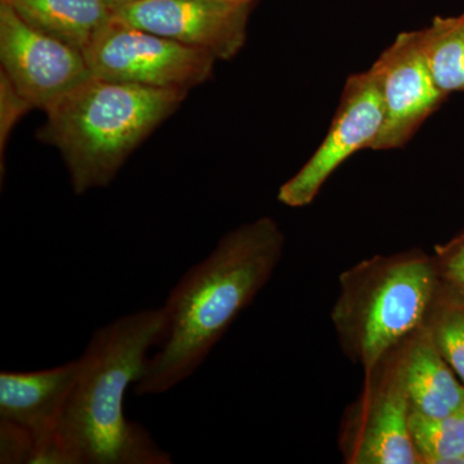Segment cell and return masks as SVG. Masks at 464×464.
I'll return each mask as SVG.
<instances>
[{"label": "cell", "mask_w": 464, "mask_h": 464, "mask_svg": "<svg viewBox=\"0 0 464 464\" xmlns=\"http://www.w3.org/2000/svg\"><path fill=\"white\" fill-rule=\"evenodd\" d=\"M284 246L276 221L261 217L227 232L207 258L188 268L164 304L166 334L134 393L160 395L190 378L265 288Z\"/></svg>", "instance_id": "1"}, {"label": "cell", "mask_w": 464, "mask_h": 464, "mask_svg": "<svg viewBox=\"0 0 464 464\" xmlns=\"http://www.w3.org/2000/svg\"><path fill=\"white\" fill-rule=\"evenodd\" d=\"M166 331V311L159 307L125 314L92 334L57 426L74 464L173 462L148 430L124 413L128 390L141 380L150 348L161 343Z\"/></svg>", "instance_id": "2"}, {"label": "cell", "mask_w": 464, "mask_h": 464, "mask_svg": "<svg viewBox=\"0 0 464 464\" xmlns=\"http://www.w3.org/2000/svg\"><path fill=\"white\" fill-rule=\"evenodd\" d=\"M186 94L92 78L47 111L39 139L60 150L72 188L84 194L108 186Z\"/></svg>", "instance_id": "3"}, {"label": "cell", "mask_w": 464, "mask_h": 464, "mask_svg": "<svg viewBox=\"0 0 464 464\" xmlns=\"http://www.w3.org/2000/svg\"><path fill=\"white\" fill-rule=\"evenodd\" d=\"M435 258L422 250L374 256L340 276L332 322L365 375L426 325L438 297Z\"/></svg>", "instance_id": "4"}, {"label": "cell", "mask_w": 464, "mask_h": 464, "mask_svg": "<svg viewBox=\"0 0 464 464\" xmlns=\"http://www.w3.org/2000/svg\"><path fill=\"white\" fill-rule=\"evenodd\" d=\"M84 56L92 75L101 81L186 92L212 76L216 61L207 52L127 25L114 16Z\"/></svg>", "instance_id": "5"}, {"label": "cell", "mask_w": 464, "mask_h": 464, "mask_svg": "<svg viewBox=\"0 0 464 464\" xmlns=\"http://www.w3.org/2000/svg\"><path fill=\"white\" fill-rule=\"evenodd\" d=\"M401 346L365 375L362 395L348 406L340 433L344 463L420 464L409 430Z\"/></svg>", "instance_id": "6"}, {"label": "cell", "mask_w": 464, "mask_h": 464, "mask_svg": "<svg viewBox=\"0 0 464 464\" xmlns=\"http://www.w3.org/2000/svg\"><path fill=\"white\" fill-rule=\"evenodd\" d=\"M0 58L18 93L45 112L93 78L83 52L27 25L3 2Z\"/></svg>", "instance_id": "7"}, {"label": "cell", "mask_w": 464, "mask_h": 464, "mask_svg": "<svg viewBox=\"0 0 464 464\" xmlns=\"http://www.w3.org/2000/svg\"><path fill=\"white\" fill-rule=\"evenodd\" d=\"M384 103L381 79L372 66L351 75L344 85L340 108L322 145L289 181L277 200L290 208L306 207L342 163L362 149H371L383 125Z\"/></svg>", "instance_id": "8"}, {"label": "cell", "mask_w": 464, "mask_h": 464, "mask_svg": "<svg viewBox=\"0 0 464 464\" xmlns=\"http://www.w3.org/2000/svg\"><path fill=\"white\" fill-rule=\"evenodd\" d=\"M253 2L243 0H137L112 16L145 32L230 60L243 48Z\"/></svg>", "instance_id": "9"}, {"label": "cell", "mask_w": 464, "mask_h": 464, "mask_svg": "<svg viewBox=\"0 0 464 464\" xmlns=\"http://www.w3.org/2000/svg\"><path fill=\"white\" fill-rule=\"evenodd\" d=\"M381 79L384 121L372 150L400 149L447 99L427 65L420 33H401L373 63Z\"/></svg>", "instance_id": "10"}, {"label": "cell", "mask_w": 464, "mask_h": 464, "mask_svg": "<svg viewBox=\"0 0 464 464\" xmlns=\"http://www.w3.org/2000/svg\"><path fill=\"white\" fill-rule=\"evenodd\" d=\"M81 372V359L34 372H0V420L42 438L56 431Z\"/></svg>", "instance_id": "11"}, {"label": "cell", "mask_w": 464, "mask_h": 464, "mask_svg": "<svg viewBox=\"0 0 464 464\" xmlns=\"http://www.w3.org/2000/svg\"><path fill=\"white\" fill-rule=\"evenodd\" d=\"M401 368L411 411L442 418L464 409V384L439 353L426 325L402 344Z\"/></svg>", "instance_id": "12"}, {"label": "cell", "mask_w": 464, "mask_h": 464, "mask_svg": "<svg viewBox=\"0 0 464 464\" xmlns=\"http://www.w3.org/2000/svg\"><path fill=\"white\" fill-rule=\"evenodd\" d=\"M24 23L81 52L112 17L105 0H2Z\"/></svg>", "instance_id": "13"}, {"label": "cell", "mask_w": 464, "mask_h": 464, "mask_svg": "<svg viewBox=\"0 0 464 464\" xmlns=\"http://www.w3.org/2000/svg\"><path fill=\"white\" fill-rule=\"evenodd\" d=\"M433 81L448 96L464 92V32L457 17H435L420 30Z\"/></svg>", "instance_id": "14"}, {"label": "cell", "mask_w": 464, "mask_h": 464, "mask_svg": "<svg viewBox=\"0 0 464 464\" xmlns=\"http://www.w3.org/2000/svg\"><path fill=\"white\" fill-rule=\"evenodd\" d=\"M409 430L420 464H464V409L442 418L411 411Z\"/></svg>", "instance_id": "15"}, {"label": "cell", "mask_w": 464, "mask_h": 464, "mask_svg": "<svg viewBox=\"0 0 464 464\" xmlns=\"http://www.w3.org/2000/svg\"><path fill=\"white\" fill-rule=\"evenodd\" d=\"M426 326L439 353L464 384V298L440 283Z\"/></svg>", "instance_id": "16"}, {"label": "cell", "mask_w": 464, "mask_h": 464, "mask_svg": "<svg viewBox=\"0 0 464 464\" xmlns=\"http://www.w3.org/2000/svg\"><path fill=\"white\" fill-rule=\"evenodd\" d=\"M440 283L464 298V231L448 243L435 246Z\"/></svg>", "instance_id": "17"}, {"label": "cell", "mask_w": 464, "mask_h": 464, "mask_svg": "<svg viewBox=\"0 0 464 464\" xmlns=\"http://www.w3.org/2000/svg\"><path fill=\"white\" fill-rule=\"evenodd\" d=\"M0 105H2L0 108V146H2L3 151L14 125L17 123L21 116L33 109L32 105L18 93L5 72H2V83H0Z\"/></svg>", "instance_id": "18"}, {"label": "cell", "mask_w": 464, "mask_h": 464, "mask_svg": "<svg viewBox=\"0 0 464 464\" xmlns=\"http://www.w3.org/2000/svg\"><path fill=\"white\" fill-rule=\"evenodd\" d=\"M106 5H109V8L111 9V14L114 9L119 7H123L125 5H130V3L137 2V0H105Z\"/></svg>", "instance_id": "19"}, {"label": "cell", "mask_w": 464, "mask_h": 464, "mask_svg": "<svg viewBox=\"0 0 464 464\" xmlns=\"http://www.w3.org/2000/svg\"><path fill=\"white\" fill-rule=\"evenodd\" d=\"M458 23H459L460 27H462V30L464 32V14H460V16H458Z\"/></svg>", "instance_id": "20"}, {"label": "cell", "mask_w": 464, "mask_h": 464, "mask_svg": "<svg viewBox=\"0 0 464 464\" xmlns=\"http://www.w3.org/2000/svg\"><path fill=\"white\" fill-rule=\"evenodd\" d=\"M243 2H253V0H243Z\"/></svg>", "instance_id": "21"}]
</instances>
